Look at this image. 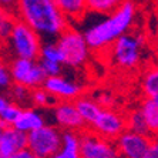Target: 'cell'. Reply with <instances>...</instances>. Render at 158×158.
<instances>
[{
	"label": "cell",
	"mask_w": 158,
	"mask_h": 158,
	"mask_svg": "<svg viewBox=\"0 0 158 158\" xmlns=\"http://www.w3.org/2000/svg\"><path fill=\"white\" fill-rule=\"evenodd\" d=\"M16 19L39 36H60L69 27L56 0H20L16 3Z\"/></svg>",
	"instance_id": "cell-1"
},
{
	"label": "cell",
	"mask_w": 158,
	"mask_h": 158,
	"mask_svg": "<svg viewBox=\"0 0 158 158\" xmlns=\"http://www.w3.org/2000/svg\"><path fill=\"white\" fill-rule=\"evenodd\" d=\"M52 100H56L53 98L50 94H48L43 87L40 88H34L33 91H31V97H30V101L37 107H47L53 103Z\"/></svg>",
	"instance_id": "cell-25"
},
{
	"label": "cell",
	"mask_w": 158,
	"mask_h": 158,
	"mask_svg": "<svg viewBox=\"0 0 158 158\" xmlns=\"http://www.w3.org/2000/svg\"><path fill=\"white\" fill-rule=\"evenodd\" d=\"M11 77H10V71L9 67L6 66V63L0 59V88L2 90H7L11 85Z\"/></svg>",
	"instance_id": "cell-28"
},
{
	"label": "cell",
	"mask_w": 158,
	"mask_h": 158,
	"mask_svg": "<svg viewBox=\"0 0 158 158\" xmlns=\"http://www.w3.org/2000/svg\"><path fill=\"white\" fill-rule=\"evenodd\" d=\"M157 137H158V135H157Z\"/></svg>",
	"instance_id": "cell-35"
},
{
	"label": "cell",
	"mask_w": 158,
	"mask_h": 158,
	"mask_svg": "<svg viewBox=\"0 0 158 158\" xmlns=\"http://www.w3.org/2000/svg\"><path fill=\"white\" fill-rule=\"evenodd\" d=\"M144 158H158V137H152L151 145Z\"/></svg>",
	"instance_id": "cell-29"
},
{
	"label": "cell",
	"mask_w": 158,
	"mask_h": 158,
	"mask_svg": "<svg viewBox=\"0 0 158 158\" xmlns=\"http://www.w3.org/2000/svg\"><path fill=\"white\" fill-rule=\"evenodd\" d=\"M11 158H37V157L33 154V152H31V151H29L27 148H24V150L19 151L17 154H15Z\"/></svg>",
	"instance_id": "cell-30"
},
{
	"label": "cell",
	"mask_w": 158,
	"mask_h": 158,
	"mask_svg": "<svg viewBox=\"0 0 158 158\" xmlns=\"http://www.w3.org/2000/svg\"><path fill=\"white\" fill-rule=\"evenodd\" d=\"M145 44L143 34H123L111 44V52L115 64L123 69H134L141 60V52Z\"/></svg>",
	"instance_id": "cell-6"
},
{
	"label": "cell",
	"mask_w": 158,
	"mask_h": 158,
	"mask_svg": "<svg viewBox=\"0 0 158 158\" xmlns=\"http://www.w3.org/2000/svg\"><path fill=\"white\" fill-rule=\"evenodd\" d=\"M125 118V130L135 134H141V135H150V132L147 130V125L144 123V118L141 115L140 110L131 111Z\"/></svg>",
	"instance_id": "cell-20"
},
{
	"label": "cell",
	"mask_w": 158,
	"mask_h": 158,
	"mask_svg": "<svg viewBox=\"0 0 158 158\" xmlns=\"http://www.w3.org/2000/svg\"><path fill=\"white\" fill-rule=\"evenodd\" d=\"M39 66L41 67L46 78L50 77H59L61 74V64H57V63H52V61H46V60H41L39 61Z\"/></svg>",
	"instance_id": "cell-27"
},
{
	"label": "cell",
	"mask_w": 158,
	"mask_h": 158,
	"mask_svg": "<svg viewBox=\"0 0 158 158\" xmlns=\"http://www.w3.org/2000/svg\"><path fill=\"white\" fill-rule=\"evenodd\" d=\"M140 113L147 125V130L151 135H158V106L151 100H144L140 106Z\"/></svg>",
	"instance_id": "cell-17"
},
{
	"label": "cell",
	"mask_w": 158,
	"mask_h": 158,
	"mask_svg": "<svg viewBox=\"0 0 158 158\" xmlns=\"http://www.w3.org/2000/svg\"><path fill=\"white\" fill-rule=\"evenodd\" d=\"M80 158H120L114 141L96 134L90 128L78 132Z\"/></svg>",
	"instance_id": "cell-7"
},
{
	"label": "cell",
	"mask_w": 158,
	"mask_h": 158,
	"mask_svg": "<svg viewBox=\"0 0 158 158\" xmlns=\"http://www.w3.org/2000/svg\"><path fill=\"white\" fill-rule=\"evenodd\" d=\"M50 158H80L77 132H70V131L63 132L61 148Z\"/></svg>",
	"instance_id": "cell-16"
},
{
	"label": "cell",
	"mask_w": 158,
	"mask_h": 158,
	"mask_svg": "<svg viewBox=\"0 0 158 158\" xmlns=\"http://www.w3.org/2000/svg\"><path fill=\"white\" fill-rule=\"evenodd\" d=\"M20 110H22V107L10 103L2 113H0V120L7 125V127H13L15 121L17 120L19 114H20Z\"/></svg>",
	"instance_id": "cell-26"
},
{
	"label": "cell",
	"mask_w": 158,
	"mask_h": 158,
	"mask_svg": "<svg viewBox=\"0 0 158 158\" xmlns=\"http://www.w3.org/2000/svg\"><path fill=\"white\" fill-rule=\"evenodd\" d=\"M57 7L63 13V16L69 20H78L87 11L85 0H56Z\"/></svg>",
	"instance_id": "cell-18"
},
{
	"label": "cell",
	"mask_w": 158,
	"mask_h": 158,
	"mask_svg": "<svg viewBox=\"0 0 158 158\" xmlns=\"http://www.w3.org/2000/svg\"><path fill=\"white\" fill-rule=\"evenodd\" d=\"M157 20H158V19H157Z\"/></svg>",
	"instance_id": "cell-34"
},
{
	"label": "cell",
	"mask_w": 158,
	"mask_h": 158,
	"mask_svg": "<svg viewBox=\"0 0 158 158\" xmlns=\"http://www.w3.org/2000/svg\"><path fill=\"white\" fill-rule=\"evenodd\" d=\"M90 130L107 140L115 141L125 131V118L111 108H101Z\"/></svg>",
	"instance_id": "cell-9"
},
{
	"label": "cell",
	"mask_w": 158,
	"mask_h": 158,
	"mask_svg": "<svg viewBox=\"0 0 158 158\" xmlns=\"http://www.w3.org/2000/svg\"><path fill=\"white\" fill-rule=\"evenodd\" d=\"M9 71H10L11 81L15 84L24 85L29 90L43 87V83L46 81V76L41 67L39 66V61L16 59L11 61Z\"/></svg>",
	"instance_id": "cell-8"
},
{
	"label": "cell",
	"mask_w": 158,
	"mask_h": 158,
	"mask_svg": "<svg viewBox=\"0 0 158 158\" xmlns=\"http://www.w3.org/2000/svg\"><path fill=\"white\" fill-rule=\"evenodd\" d=\"M74 106L77 108L81 120L84 121L85 127L90 128L91 124L94 123V120L97 118V115L100 114L101 107L96 103V100L90 98V97H83V96H80L77 100H74Z\"/></svg>",
	"instance_id": "cell-15"
},
{
	"label": "cell",
	"mask_w": 158,
	"mask_h": 158,
	"mask_svg": "<svg viewBox=\"0 0 158 158\" xmlns=\"http://www.w3.org/2000/svg\"><path fill=\"white\" fill-rule=\"evenodd\" d=\"M26 138V148L37 158H50L61 148L63 131L54 125L44 124L40 128L29 132Z\"/></svg>",
	"instance_id": "cell-4"
},
{
	"label": "cell",
	"mask_w": 158,
	"mask_h": 158,
	"mask_svg": "<svg viewBox=\"0 0 158 158\" xmlns=\"http://www.w3.org/2000/svg\"><path fill=\"white\" fill-rule=\"evenodd\" d=\"M57 47L63 56V64L70 67L83 66L88 59L90 48L84 36L73 27H67L57 39Z\"/></svg>",
	"instance_id": "cell-3"
},
{
	"label": "cell",
	"mask_w": 158,
	"mask_h": 158,
	"mask_svg": "<svg viewBox=\"0 0 158 158\" xmlns=\"http://www.w3.org/2000/svg\"><path fill=\"white\" fill-rule=\"evenodd\" d=\"M44 124L46 121H44V117L41 115L40 111H37L36 108H31V107H26V108L23 107L17 120L13 124V128L27 135L29 132L40 128Z\"/></svg>",
	"instance_id": "cell-14"
},
{
	"label": "cell",
	"mask_w": 158,
	"mask_h": 158,
	"mask_svg": "<svg viewBox=\"0 0 158 158\" xmlns=\"http://www.w3.org/2000/svg\"><path fill=\"white\" fill-rule=\"evenodd\" d=\"M43 88L53 97V98H61L63 101H71L80 97L83 88L81 85L76 84L73 81L66 80L64 77H50L46 78L43 83Z\"/></svg>",
	"instance_id": "cell-12"
},
{
	"label": "cell",
	"mask_w": 158,
	"mask_h": 158,
	"mask_svg": "<svg viewBox=\"0 0 158 158\" xmlns=\"http://www.w3.org/2000/svg\"><path fill=\"white\" fill-rule=\"evenodd\" d=\"M143 91L147 100L158 106V69H150L143 76Z\"/></svg>",
	"instance_id": "cell-19"
},
{
	"label": "cell",
	"mask_w": 158,
	"mask_h": 158,
	"mask_svg": "<svg viewBox=\"0 0 158 158\" xmlns=\"http://www.w3.org/2000/svg\"><path fill=\"white\" fill-rule=\"evenodd\" d=\"M53 115L63 132H80L85 130L84 121L81 120L77 108L74 106V101H59L53 107Z\"/></svg>",
	"instance_id": "cell-11"
},
{
	"label": "cell",
	"mask_w": 158,
	"mask_h": 158,
	"mask_svg": "<svg viewBox=\"0 0 158 158\" xmlns=\"http://www.w3.org/2000/svg\"><path fill=\"white\" fill-rule=\"evenodd\" d=\"M10 104V101H9V98L6 96H3V94H0V113L6 108V107Z\"/></svg>",
	"instance_id": "cell-31"
},
{
	"label": "cell",
	"mask_w": 158,
	"mask_h": 158,
	"mask_svg": "<svg viewBox=\"0 0 158 158\" xmlns=\"http://www.w3.org/2000/svg\"><path fill=\"white\" fill-rule=\"evenodd\" d=\"M27 147L26 134L17 131L13 127H9L0 140V158H11L19 151Z\"/></svg>",
	"instance_id": "cell-13"
},
{
	"label": "cell",
	"mask_w": 158,
	"mask_h": 158,
	"mask_svg": "<svg viewBox=\"0 0 158 158\" xmlns=\"http://www.w3.org/2000/svg\"><path fill=\"white\" fill-rule=\"evenodd\" d=\"M152 137L141 135L125 130L114 141L120 158H144L151 145Z\"/></svg>",
	"instance_id": "cell-10"
},
{
	"label": "cell",
	"mask_w": 158,
	"mask_h": 158,
	"mask_svg": "<svg viewBox=\"0 0 158 158\" xmlns=\"http://www.w3.org/2000/svg\"><path fill=\"white\" fill-rule=\"evenodd\" d=\"M16 20L17 19L13 17V15L10 11H7V9L0 6V40H7L9 39Z\"/></svg>",
	"instance_id": "cell-22"
},
{
	"label": "cell",
	"mask_w": 158,
	"mask_h": 158,
	"mask_svg": "<svg viewBox=\"0 0 158 158\" xmlns=\"http://www.w3.org/2000/svg\"><path fill=\"white\" fill-rule=\"evenodd\" d=\"M9 40L15 53L17 54V59L31 60V61H37V59H40V36L23 22L16 20Z\"/></svg>",
	"instance_id": "cell-5"
},
{
	"label": "cell",
	"mask_w": 158,
	"mask_h": 158,
	"mask_svg": "<svg viewBox=\"0 0 158 158\" xmlns=\"http://www.w3.org/2000/svg\"><path fill=\"white\" fill-rule=\"evenodd\" d=\"M9 127L6 124H4L3 121H2V120H0V140H2V138H3V135H4V132H6V130H7Z\"/></svg>",
	"instance_id": "cell-32"
},
{
	"label": "cell",
	"mask_w": 158,
	"mask_h": 158,
	"mask_svg": "<svg viewBox=\"0 0 158 158\" xmlns=\"http://www.w3.org/2000/svg\"><path fill=\"white\" fill-rule=\"evenodd\" d=\"M120 3L121 2H115V0H85L87 10L97 11V13L108 15V16L118 7Z\"/></svg>",
	"instance_id": "cell-21"
},
{
	"label": "cell",
	"mask_w": 158,
	"mask_h": 158,
	"mask_svg": "<svg viewBox=\"0 0 158 158\" xmlns=\"http://www.w3.org/2000/svg\"><path fill=\"white\" fill-rule=\"evenodd\" d=\"M135 19V4L131 2H121L118 7L101 23L87 29L83 36L88 48L101 50L110 47L123 34H127Z\"/></svg>",
	"instance_id": "cell-2"
},
{
	"label": "cell",
	"mask_w": 158,
	"mask_h": 158,
	"mask_svg": "<svg viewBox=\"0 0 158 158\" xmlns=\"http://www.w3.org/2000/svg\"><path fill=\"white\" fill-rule=\"evenodd\" d=\"M155 69H158V48L155 52Z\"/></svg>",
	"instance_id": "cell-33"
},
{
	"label": "cell",
	"mask_w": 158,
	"mask_h": 158,
	"mask_svg": "<svg viewBox=\"0 0 158 158\" xmlns=\"http://www.w3.org/2000/svg\"><path fill=\"white\" fill-rule=\"evenodd\" d=\"M9 90V96L10 98L13 100V104L16 106H22V104H26L27 101H30V97H31V90H29L27 87L24 85H20V84H13L7 88Z\"/></svg>",
	"instance_id": "cell-23"
},
{
	"label": "cell",
	"mask_w": 158,
	"mask_h": 158,
	"mask_svg": "<svg viewBox=\"0 0 158 158\" xmlns=\"http://www.w3.org/2000/svg\"><path fill=\"white\" fill-rule=\"evenodd\" d=\"M40 59L41 60H46V61H52V63H57V64H63V56H61V53H60V50H59V47H57V44H56V43L41 46Z\"/></svg>",
	"instance_id": "cell-24"
}]
</instances>
